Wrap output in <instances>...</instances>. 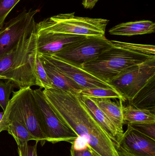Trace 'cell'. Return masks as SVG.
I'll use <instances>...</instances> for the list:
<instances>
[{"instance_id":"6da1fadb","label":"cell","mask_w":155,"mask_h":156,"mask_svg":"<svg viewBox=\"0 0 155 156\" xmlns=\"http://www.w3.org/2000/svg\"><path fill=\"white\" fill-rule=\"evenodd\" d=\"M44 95L58 117L78 136L85 138L96 156H120L115 145L79 99L78 94L44 89Z\"/></svg>"},{"instance_id":"7a4b0ae2","label":"cell","mask_w":155,"mask_h":156,"mask_svg":"<svg viewBox=\"0 0 155 156\" xmlns=\"http://www.w3.org/2000/svg\"><path fill=\"white\" fill-rule=\"evenodd\" d=\"M36 27L25 34L17 46L0 59V77L11 81L20 89L36 85L30 55L36 48Z\"/></svg>"},{"instance_id":"3957f363","label":"cell","mask_w":155,"mask_h":156,"mask_svg":"<svg viewBox=\"0 0 155 156\" xmlns=\"http://www.w3.org/2000/svg\"><path fill=\"white\" fill-rule=\"evenodd\" d=\"M74 13L59 14L36 24V33H58L84 36L105 37L109 20L76 16Z\"/></svg>"},{"instance_id":"277c9868","label":"cell","mask_w":155,"mask_h":156,"mask_svg":"<svg viewBox=\"0 0 155 156\" xmlns=\"http://www.w3.org/2000/svg\"><path fill=\"white\" fill-rule=\"evenodd\" d=\"M154 58L155 56L137 54L113 47L93 61L84 64L81 67L109 83L114 78L132 67Z\"/></svg>"},{"instance_id":"5b68a950","label":"cell","mask_w":155,"mask_h":156,"mask_svg":"<svg viewBox=\"0 0 155 156\" xmlns=\"http://www.w3.org/2000/svg\"><path fill=\"white\" fill-rule=\"evenodd\" d=\"M33 91L28 87L13 92L6 107L8 118L10 121L17 120L23 124L43 146L46 141L41 130Z\"/></svg>"},{"instance_id":"8992f818","label":"cell","mask_w":155,"mask_h":156,"mask_svg":"<svg viewBox=\"0 0 155 156\" xmlns=\"http://www.w3.org/2000/svg\"><path fill=\"white\" fill-rule=\"evenodd\" d=\"M41 130L45 141L53 144L61 142L72 144L78 137L56 115L46 101L42 88L33 91Z\"/></svg>"},{"instance_id":"52a82bcc","label":"cell","mask_w":155,"mask_h":156,"mask_svg":"<svg viewBox=\"0 0 155 156\" xmlns=\"http://www.w3.org/2000/svg\"><path fill=\"white\" fill-rule=\"evenodd\" d=\"M154 78L155 58L132 67L109 83L129 101Z\"/></svg>"},{"instance_id":"ba28073f","label":"cell","mask_w":155,"mask_h":156,"mask_svg":"<svg viewBox=\"0 0 155 156\" xmlns=\"http://www.w3.org/2000/svg\"><path fill=\"white\" fill-rule=\"evenodd\" d=\"M40 10H24L9 20L0 30V59L18 45L24 36L36 27L34 16Z\"/></svg>"},{"instance_id":"9c48e42d","label":"cell","mask_w":155,"mask_h":156,"mask_svg":"<svg viewBox=\"0 0 155 156\" xmlns=\"http://www.w3.org/2000/svg\"><path fill=\"white\" fill-rule=\"evenodd\" d=\"M113 47L111 40L105 37L88 36L83 41L52 55L66 62L82 67L84 64L93 61L104 52Z\"/></svg>"},{"instance_id":"30bf717a","label":"cell","mask_w":155,"mask_h":156,"mask_svg":"<svg viewBox=\"0 0 155 156\" xmlns=\"http://www.w3.org/2000/svg\"><path fill=\"white\" fill-rule=\"evenodd\" d=\"M116 148L120 156H155V140L127 125Z\"/></svg>"},{"instance_id":"8fae6325","label":"cell","mask_w":155,"mask_h":156,"mask_svg":"<svg viewBox=\"0 0 155 156\" xmlns=\"http://www.w3.org/2000/svg\"><path fill=\"white\" fill-rule=\"evenodd\" d=\"M41 55L53 64L63 74L78 84L82 90L95 88L115 89L108 83L84 70L81 67L66 62L53 55Z\"/></svg>"},{"instance_id":"7c38bea8","label":"cell","mask_w":155,"mask_h":156,"mask_svg":"<svg viewBox=\"0 0 155 156\" xmlns=\"http://www.w3.org/2000/svg\"><path fill=\"white\" fill-rule=\"evenodd\" d=\"M36 34V52L47 55L56 54L88 37L46 32Z\"/></svg>"},{"instance_id":"4fadbf2b","label":"cell","mask_w":155,"mask_h":156,"mask_svg":"<svg viewBox=\"0 0 155 156\" xmlns=\"http://www.w3.org/2000/svg\"><path fill=\"white\" fill-rule=\"evenodd\" d=\"M78 96L83 104L91 113L96 121L103 127L112 139L116 147H117L123 134L119 132L114 124L99 108L92 98L80 94H78Z\"/></svg>"},{"instance_id":"5bb4252c","label":"cell","mask_w":155,"mask_h":156,"mask_svg":"<svg viewBox=\"0 0 155 156\" xmlns=\"http://www.w3.org/2000/svg\"><path fill=\"white\" fill-rule=\"evenodd\" d=\"M38 55L52 83V88L76 94H80L82 90L78 84L63 74L42 55L39 54Z\"/></svg>"},{"instance_id":"9a60e30c","label":"cell","mask_w":155,"mask_h":156,"mask_svg":"<svg viewBox=\"0 0 155 156\" xmlns=\"http://www.w3.org/2000/svg\"><path fill=\"white\" fill-rule=\"evenodd\" d=\"M155 31V23L149 20H141L122 23L109 29L113 35L132 36L153 34Z\"/></svg>"},{"instance_id":"2e32d148","label":"cell","mask_w":155,"mask_h":156,"mask_svg":"<svg viewBox=\"0 0 155 156\" xmlns=\"http://www.w3.org/2000/svg\"><path fill=\"white\" fill-rule=\"evenodd\" d=\"M92 98L99 108L114 124L119 132L123 134V101L120 100L119 104H117L112 101L110 98Z\"/></svg>"},{"instance_id":"e0dca14e","label":"cell","mask_w":155,"mask_h":156,"mask_svg":"<svg viewBox=\"0 0 155 156\" xmlns=\"http://www.w3.org/2000/svg\"><path fill=\"white\" fill-rule=\"evenodd\" d=\"M129 105L139 109L149 110L155 113V78L143 88L132 101Z\"/></svg>"},{"instance_id":"ac0fdd59","label":"cell","mask_w":155,"mask_h":156,"mask_svg":"<svg viewBox=\"0 0 155 156\" xmlns=\"http://www.w3.org/2000/svg\"><path fill=\"white\" fill-rule=\"evenodd\" d=\"M124 125L155 123V113L146 109H139L129 105L123 106Z\"/></svg>"},{"instance_id":"d6986e66","label":"cell","mask_w":155,"mask_h":156,"mask_svg":"<svg viewBox=\"0 0 155 156\" xmlns=\"http://www.w3.org/2000/svg\"><path fill=\"white\" fill-rule=\"evenodd\" d=\"M29 59L31 67L35 78L36 86H40V88L44 89L52 88V83L40 61L36 48L30 54Z\"/></svg>"},{"instance_id":"ffe728a7","label":"cell","mask_w":155,"mask_h":156,"mask_svg":"<svg viewBox=\"0 0 155 156\" xmlns=\"http://www.w3.org/2000/svg\"><path fill=\"white\" fill-rule=\"evenodd\" d=\"M6 131L13 137L17 146L22 145L31 140L37 141L27 128L17 120L10 121Z\"/></svg>"},{"instance_id":"44dd1931","label":"cell","mask_w":155,"mask_h":156,"mask_svg":"<svg viewBox=\"0 0 155 156\" xmlns=\"http://www.w3.org/2000/svg\"><path fill=\"white\" fill-rule=\"evenodd\" d=\"M80 94L90 98L118 99L123 102L126 101L123 95L115 89L95 88L84 89Z\"/></svg>"},{"instance_id":"7402d4cb","label":"cell","mask_w":155,"mask_h":156,"mask_svg":"<svg viewBox=\"0 0 155 156\" xmlns=\"http://www.w3.org/2000/svg\"><path fill=\"white\" fill-rule=\"evenodd\" d=\"M114 47L128 50L134 53L149 56H155V47L152 45L132 44L111 40Z\"/></svg>"},{"instance_id":"603a6c76","label":"cell","mask_w":155,"mask_h":156,"mask_svg":"<svg viewBox=\"0 0 155 156\" xmlns=\"http://www.w3.org/2000/svg\"><path fill=\"white\" fill-rule=\"evenodd\" d=\"M14 87L15 85L11 81L0 80V106L3 111H5L9 103L10 94Z\"/></svg>"},{"instance_id":"cb8c5ba5","label":"cell","mask_w":155,"mask_h":156,"mask_svg":"<svg viewBox=\"0 0 155 156\" xmlns=\"http://www.w3.org/2000/svg\"><path fill=\"white\" fill-rule=\"evenodd\" d=\"M21 0H0V30L7 16Z\"/></svg>"},{"instance_id":"d4e9b609","label":"cell","mask_w":155,"mask_h":156,"mask_svg":"<svg viewBox=\"0 0 155 156\" xmlns=\"http://www.w3.org/2000/svg\"><path fill=\"white\" fill-rule=\"evenodd\" d=\"M145 135L155 140V123L129 124Z\"/></svg>"},{"instance_id":"484cf974","label":"cell","mask_w":155,"mask_h":156,"mask_svg":"<svg viewBox=\"0 0 155 156\" xmlns=\"http://www.w3.org/2000/svg\"><path fill=\"white\" fill-rule=\"evenodd\" d=\"M38 141H36L35 144L32 146L28 143L22 145L18 146L19 156H37V146Z\"/></svg>"},{"instance_id":"4316f807","label":"cell","mask_w":155,"mask_h":156,"mask_svg":"<svg viewBox=\"0 0 155 156\" xmlns=\"http://www.w3.org/2000/svg\"><path fill=\"white\" fill-rule=\"evenodd\" d=\"M71 144V147L76 150H83L88 147L87 141L81 136H78Z\"/></svg>"},{"instance_id":"83f0119b","label":"cell","mask_w":155,"mask_h":156,"mask_svg":"<svg viewBox=\"0 0 155 156\" xmlns=\"http://www.w3.org/2000/svg\"><path fill=\"white\" fill-rule=\"evenodd\" d=\"M94 154L92 152L88 147L83 150H75L71 147L70 156H95Z\"/></svg>"},{"instance_id":"f1b7e54d","label":"cell","mask_w":155,"mask_h":156,"mask_svg":"<svg viewBox=\"0 0 155 156\" xmlns=\"http://www.w3.org/2000/svg\"><path fill=\"white\" fill-rule=\"evenodd\" d=\"M4 112V113L3 115L0 122V133L2 131H6L10 122L8 118V112L7 108H6L5 111Z\"/></svg>"},{"instance_id":"f546056e","label":"cell","mask_w":155,"mask_h":156,"mask_svg":"<svg viewBox=\"0 0 155 156\" xmlns=\"http://www.w3.org/2000/svg\"><path fill=\"white\" fill-rule=\"evenodd\" d=\"M98 0H83V5L86 9H92L94 7Z\"/></svg>"},{"instance_id":"4dcf8cb0","label":"cell","mask_w":155,"mask_h":156,"mask_svg":"<svg viewBox=\"0 0 155 156\" xmlns=\"http://www.w3.org/2000/svg\"><path fill=\"white\" fill-rule=\"evenodd\" d=\"M4 113V112H0V122H1V120H2V118L3 115Z\"/></svg>"},{"instance_id":"1f68e13d","label":"cell","mask_w":155,"mask_h":156,"mask_svg":"<svg viewBox=\"0 0 155 156\" xmlns=\"http://www.w3.org/2000/svg\"><path fill=\"white\" fill-rule=\"evenodd\" d=\"M0 80H2V78H1V77H0Z\"/></svg>"},{"instance_id":"d6a6232c","label":"cell","mask_w":155,"mask_h":156,"mask_svg":"<svg viewBox=\"0 0 155 156\" xmlns=\"http://www.w3.org/2000/svg\"><path fill=\"white\" fill-rule=\"evenodd\" d=\"M95 156H96V155H95Z\"/></svg>"}]
</instances>
